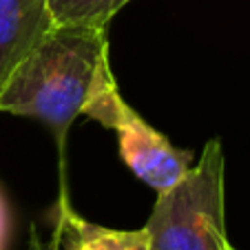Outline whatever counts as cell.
Returning a JSON list of instances; mask_svg holds the SVG:
<instances>
[{
  "mask_svg": "<svg viewBox=\"0 0 250 250\" xmlns=\"http://www.w3.org/2000/svg\"><path fill=\"white\" fill-rule=\"evenodd\" d=\"M111 76L106 29L58 24L0 91V113L36 118L51 131L58 146L60 199H69L64 155L69 128Z\"/></svg>",
  "mask_w": 250,
  "mask_h": 250,
  "instance_id": "6da1fadb",
  "label": "cell"
},
{
  "mask_svg": "<svg viewBox=\"0 0 250 250\" xmlns=\"http://www.w3.org/2000/svg\"><path fill=\"white\" fill-rule=\"evenodd\" d=\"M224 215V153L215 137L180 180L157 193L144 224L148 250H230Z\"/></svg>",
  "mask_w": 250,
  "mask_h": 250,
  "instance_id": "7a4b0ae2",
  "label": "cell"
},
{
  "mask_svg": "<svg viewBox=\"0 0 250 250\" xmlns=\"http://www.w3.org/2000/svg\"><path fill=\"white\" fill-rule=\"evenodd\" d=\"M82 115L115 131L122 162L137 180L157 193L173 186L195 162L193 153L173 146L168 137L153 128L120 95L113 76L100 84Z\"/></svg>",
  "mask_w": 250,
  "mask_h": 250,
  "instance_id": "3957f363",
  "label": "cell"
},
{
  "mask_svg": "<svg viewBox=\"0 0 250 250\" xmlns=\"http://www.w3.org/2000/svg\"><path fill=\"white\" fill-rule=\"evenodd\" d=\"M56 27L49 0H0V91Z\"/></svg>",
  "mask_w": 250,
  "mask_h": 250,
  "instance_id": "277c9868",
  "label": "cell"
},
{
  "mask_svg": "<svg viewBox=\"0 0 250 250\" xmlns=\"http://www.w3.org/2000/svg\"><path fill=\"white\" fill-rule=\"evenodd\" d=\"M53 239L49 250H148L144 228L120 230L80 217L71 199H56L51 210Z\"/></svg>",
  "mask_w": 250,
  "mask_h": 250,
  "instance_id": "5b68a950",
  "label": "cell"
},
{
  "mask_svg": "<svg viewBox=\"0 0 250 250\" xmlns=\"http://www.w3.org/2000/svg\"><path fill=\"white\" fill-rule=\"evenodd\" d=\"M131 0H49L56 24L109 29V22Z\"/></svg>",
  "mask_w": 250,
  "mask_h": 250,
  "instance_id": "8992f818",
  "label": "cell"
},
{
  "mask_svg": "<svg viewBox=\"0 0 250 250\" xmlns=\"http://www.w3.org/2000/svg\"><path fill=\"white\" fill-rule=\"evenodd\" d=\"M5 237H7V206L0 195V250H5Z\"/></svg>",
  "mask_w": 250,
  "mask_h": 250,
  "instance_id": "52a82bcc",
  "label": "cell"
},
{
  "mask_svg": "<svg viewBox=\"0 0 250 250\" xmlns=\"http://www.w3.org/2000/svg\"><path fill=\"white\" fill-rule=\"evenodd\" d=\"M29 250H49V246L36 235V230H31V237H29Z\"/></svg>",
  "mask_w": 250,
  "mask_h": 250,
  "instance_id": "ba28073f",
  "label": "cell"
},
{
  "mask_svg": "<svg viewBox=\"0 0 250 250\" xmlns=\"http://www.w3.org/2000/svg\"><path fill=\"white\" fill-rule=\"evenodd\" d=\"M230 250H237V248H232V246H230Z\"/></svg>",
  "mask_w": 250,
  "mask_h": 250,
  "instance_id": "9c48e42d",
  "label": "cell"
}]
</instances>
